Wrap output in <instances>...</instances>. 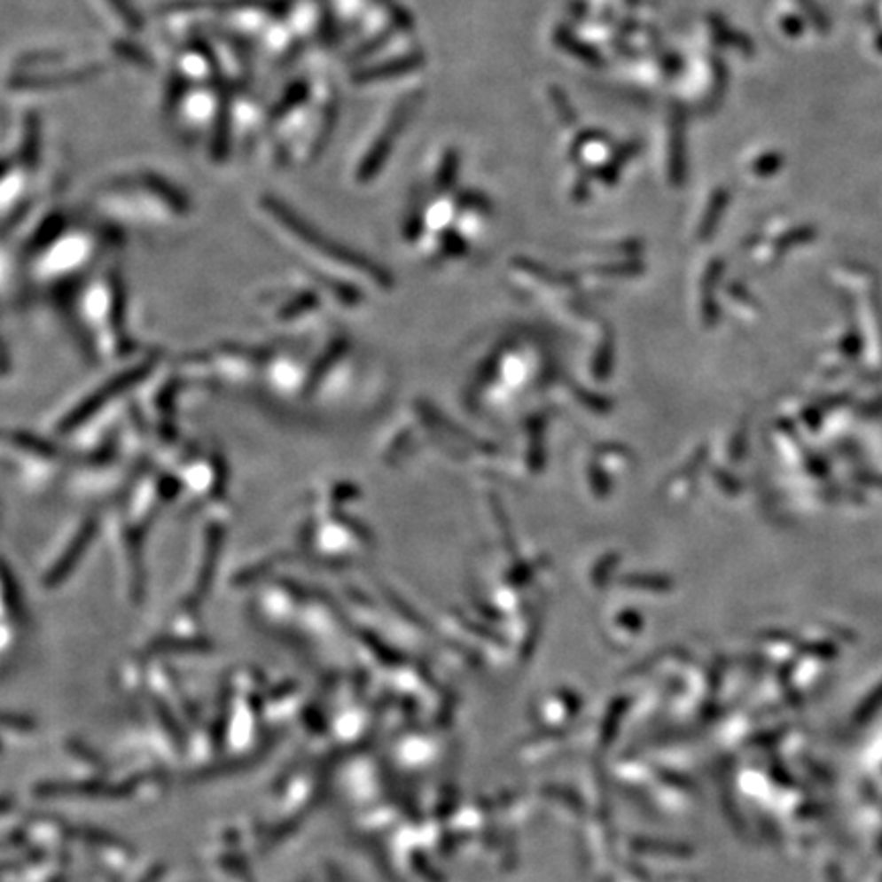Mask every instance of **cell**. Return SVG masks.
I'll return each instance as SVG.
<instances>
[{
    "label": "cell",
    "mask_w": 882,
    "mask_h": 882,
    "mask_svg": "<svg viewBox=\"0 0 882 882\" xmlns=\"http://www.w3.org/2000/svg\"><path fill=\"white\" fill-rule=\"evenodd\" d=\"M636 152H637V145H625L619 150L615 156H613V160L609 161V164H605L601 170H598V180H603V182H615L619 178V172H621V168L625 166V161H628L631 156H636Z\"/></svg>",
    "instance_id": "6"
},
{
    "label": "cell",
    "mask_w": 882,
    "mask_h": 882,
    "mask_svg": "<svg viewBox=\"0 0 882 882\" xmlns=\"http://www.w3.org/2000/svg\"><path fill=\"white\" fill-rule=\"evenodd\" d=\"M668 178L680 184L684 180V123L680 113L672 117L668 139Z\"/></svg>",
    "instance_id": "3"
},
{
    "label": "cell",
    "mask_w": 882,
    "mask_h": 882,
    "mask_svg": "<svg viewBox=\"0 0 882 882\" xmlns=\"http://www.w3.org/2000/svg\"><path fill=\"white\" fill-rule=\"evenodd\" d=\"M457 168H460V156H457L454 150H448L446 156L441 160L440 172H437V184L443 188L452 184L457 174Z\"/></svg>",
    "instance_id": "7"
},
{
    "label": "cell",
    "mask_w": 882,
    "mask_h": 882,
    "mask_svg": "<svg viewBox=\"0 0 882 882\" xmlns=\"http://www.w3.org/2000/svg\"><path fill=\"white\" fill-rule=\"evenodd\" d=\"M417 103H419V98L417 97H407V100H402V103L396 106L394 114L388 119L385 129H382V136L374 141L366 156L362 158L358 174H355V178L360 182H368L382 170V166L386 164L390 152H393L396 137L401 136L402 127H405V123L409 121L410 113L415 111Z\"/></svg>",
    "instance_id": "1"
},
{
    "label": "cell",
    "mask_w": 882,
    "mask_h": 882,
    "mask_svg": "<svg viewBox=\"0 0 882 882\" xmlns=\"http://www.w3.org/2000/svg\"><path fill=\"white\" fill-rule=\"evenodd\" d=\"M100 3H103L106 15H111V19H117L123 29H139V15L125 0H100Z\"/></svg>",
    "instance_id": "5"
},
{
    "label": "cell",
    "mask_w": 882,
    "mask_h": 882,
    "mask_svg": "<svg viewBox=\"0 0 882 882\" xmlns=\"http://www.w3.org/2000/svg\"><path fill=\"white\" fill-rule=\"evenodd\" d=\"M550 97H551V103H554V106H556L558 117L562 119V123H566V125L574 123V121H576L574 109H572L568 100H566V94L560 89H551L550 90Z\"/></svg>",
    "instance_id": "8"
},
{
    "label": "cell",
    "mask_w": 882,
    "mask_h": 882,
    "mask_svg": "<svg viewBox=\"0 0 882 882\" xmlns=\"http://www.w3.org/2000/svg\"><path fill=\"white\" fill-rule=\"evenodd\" d=\"M554 42L562 47L564 51H568L572 53V56L578 58V59H582V62H589V64H603V58L598 56L597 51H592L590 47H587L584 43L578 42L576 37H572L570 33H566L564 29H560L554 35Z\"/></svg>",
    "instance_id": "4"
},
{
    "label": "cell",
    "mask_w": 882,
    "mask_h": 882,
    "mask_svg": "<svg viewBox=\"0 0 882 882\" xmlns=\"http://www.w3.org/2000/svg\"><path fill=\"white\" fill-rule=\"evenodd\" d=\"M423 64V56H407L393 59V62H386L382 66H374V68H366L355 74V82L358 84H372L379 82V80L402 76V74H409L419 68Z\"/></svg>",
    "instance_id": "2"
}]
</instances>
